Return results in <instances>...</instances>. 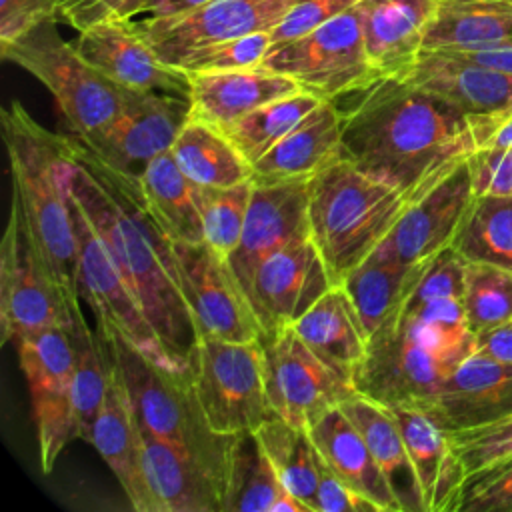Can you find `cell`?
<instances>
[{"label":"cell","mask_w":512,"mask_h":512,"mask_svg":"<svg viewBox=\"0 0 512 512\" xmlns=\"http://www.w3.org/2000/svg\"><path fill=\"white\" fill-rule=\"evenodd\" d=\"M462 302L474 336L512 322V272L492 264L466 262Z\"/></svg>","instance_id":"b9f144b4"},{"label":"cell","mask_w":512,"mask_h":512,"mask_svg":"<svg viewBox=\"0 0 512 512\" xmlns=\"http://www.w3.org/2000/svg\"><path fill=\"white\" fill-rule=\"evenodd\" d=\"M190 376L200 408L218 434L254 432L272 414L266 396L262 340L198 338Z\"/></svg>","instance_id":"ba28073f"},{"label":"cell","mask_w":512,"mask_h":512,"mask_svg":"<svg viewBox=\"0 0 512 512\" xmlns=\"http://www.w3.org/2000/svg\"><path fill=\"white\" fill-rule=\"evenodd\" d=\"M308 188L310 180L254 182L240 244L226 260L244 292L268 256L298 240L310 238Z\"/></svg>","instance_id":"d6986e66"},{"label":"cell","mask_w":512,"mask_h":512,"mask_svg":"<svg viewBox=\"0 0 512 512\" xmlns=\"http://www.w3.org/2000/svg\"><path fill=\"white\" fill-rule=\"evenodd\" d=\"M512 46V4L496 0H440L424 50L478 52Z\"/></svg>","instance_id":"836d02e7"},{"label":"cell","mask_w":512,"mask_h":512,"mask_svg":"<svg viewBox=\"0 0 512 512\" xmlns=\"http://www.w3.org/2000/svg\"><path fill=\"white\" fill-rule=\"evenodd\" d=\"M476 352L500 362H512V322L500 324L476 336Z\"/></svg>","instance_id":"db71d44e"},{"label":"cell","mask_w":512,"mask_h":512,"mask_svg":"<svg viewBox=\"0 0 512 512\" xmlns=\"http://www.w3.org/2000/svg\"><path fill=\"white\" fill-rule=\"evenodd\" d=\"M66 0H0V42H8L42 20H60Z\"/></svg>","instance_id":"f907efd6"},{"label":"cell","mask_w":512,"mask_h":512,"mask_svg":"<svg viewBox=\"0 0 512 512\" xmlns=\"http://www.w3.org/2000/svg\"><path fill=\"white\" fill-rule=\"evenodd\" d=\"M456 512H512V458L470 478Z\"/></svg>","instance_id":"f6af8a7d"},{"label":"cell","mask_w":512,"mask_h":512,"mask_svg":"<svg viewBox=\"0 0 512 512\" xmlns=\"http://www.w3.org/2000/svg\"><path fill=\"white\" fill-rule=\"evenodd\" d=\"M474 350L476 336L468 326L430 324L400 312L368 338V352L354 374V386L384 406L422 408Z\"/></svg>","instance_id":"5b68a950"},{"label":"cell","mask_w":512,"mask_h":512,"mask_svg":"<svg viewBox=\"0 0 512 512\" xmlns=\"http://www.w3.org/2000/svg\"><path fill=\"white\" fill-rule=\"evenodd\" d=\"M446 434L462 464L466 482L512 458V414L492 424Z\"/></svg>","instance_id":"7bdbcfd3"},{"label":"cell","mask_w":512,"mask_h":512,"mask_svg":"<svg viewBox=\"0 0 512 512\" xmlns=\"http://www.w3.org/2000/svg\"><path fill=\"white\" fill-rule=\"evenodd\" d=\"M468 164L476 196H512V146L474 150Z\"/></svg>","instance_id":"c3c4849f"},{"label":"cell","mask_w":512,"mask_h":512,"mask_svg":"<svg viewBox=\"0 0 512 512\" xmlns=\"http://www.w3.org/2000/svg\"><path fill=\"white\" fill-rule=\"evenodd\" d=\"M262 66L322 100L350 96L380 78L366 54L356 8L294 40L274 44Z\"/></svg>","instance_id":"30bf717a"},{"label":"cell","mask_w":512,"mask_h":512,"mask_svg":"<svg viewBox=\"0 0 512 512\" xmlns=\"http://www.w3.org/2000/svg\"><path fill=\"white\" fill-rule=\"evenodd\" d=\"M190 116L188 98L154 92L126 90L116 118L100 132L78 138L104 166L130 182H138L146 166L168 152Z\"/></svg>","instance_id":"4fadbf2b"},{"label":"cell","mask_w":512,"mask_h":512,"mask_svg":"<svg viewBox=\"0 0 512 512\" xmlns=\"http://www.w3.org/2000/svg\"><path fill=\"white\" fill-rule=\"evenodd\" d=\"M316 512H378V508L340 480L322 462L316 488Z\"/></svg>","instance_id":"816d5d0a"},{"label":"cell","mask_w":512,"mask_h":512,"mask_svg":"<svg viewBox=\"0 0 512 512\" xmlns=\"http://www.w3.org/2000/svg\"><path fill=\"white\" fill-rule=\"evenodd\" d=\"M70 200L78 248V292L92 308L100 334L104 338L122 336L146 358L166 366L168 370L188 372L170 356L156 328L110 258L102 238L72 196Z\"/></svg>","instance_id":"7c38bea8"},{"label":"cell","mask_w":512,"mask_h":512,"mask_svg":"<svg viewBox=\"0 0 512 512\" xmlns=\"http://www.w3.org/2000/svg\"><path fill=\"white\" fill-rule=\"evenodd\" d=\"M130 394L144 432L204 462L226 486L234 436L210 428L196 398L190 372H174L146 358L122 336L104 338Z\"/></svg>","instance_id":"8992f818"},{"label":"cell","mask_w":512,"mask_h":512,"mask_svg":"<svg viewBox=\"0 0 512 512\" xmlns=\"http://www.w3.org/2000/svg\"><path fill=\"white\" fill-rule=\"evenodd\" d=\"M76 50L108 80L130 90H154L188 98L190 78L158 58L134 20H106L80 30Z\"/></svg>","instance_id":"ffe728a7"},{"label":"cell","mask_w":512,"mask_h":512,"mask_svg":"<svg viewBox=\"0 0 512 512\" xmlns=\"http://www.w3.org/2000/svg\"><path fill=\"white\" fill-rule=\"evenodd\" d=\"M254 432L284 488L302 502L308 512H316L322 458L308 428L270 416Z\"/></svg>","instance_id":"8d00e7d4"},{"label":"cell","mask_w":512,"mask_h":512,"mask_svg":"<svg viewBox=\"0 0 512 512\" xmlns=\"http://www.w3.org/2000/svg\"><path fill=\"white\" fill-rule=\"evenodd\" d=\"M70 304L52 276L18 196L12 192L6 230L0 244V328L2 344L52 326H70Z\"/></svg>","instance_id":"9c48e42d"},{"label":"cell","mask_w":512,"mask_h":512,"mask_svg":"<svg viewBox=\"0 0 512 512\" xmlns=\"http://www.w3.org/2000/svg\"><path fill=\"white\" fill-rule=\"evenodd\" d=\"M222 512H308L280 482L256 432L232 440Z\"/></svg>","instance_id":"d6a6232c"},{"label":"cell","mask_w":512,"mask_h":512,"mask_svg":"<svg viewBox=\"0 0 512 512\" xmlns=\"http://www.w3.org/2000/svg\"><path fill=\"white\" fill-rule=\"evenodd\" d=\"M422 410L444 430L460 432L512 414V362L486 354L466 356Z\"/></svg>","instance_id":"44dd1931"},{"label":"cell","mask_w":512,"mask_h":512,"mask_svg":"<svg viewBox=\"0 0 512 512\" xmlns=\"http://www.w3.org/2000/svg\"><path fill=\"white\" fill-rule=\"evenodd\" d=\"M294 2L210 0L178 16L134 20V26L158 58L176 68L184 56L202 46L254 32H270Z\"/></svg>","instance_id":"2e32d148"},{"label":"cell","mask_w":512,"mask_h":512,"mask_svg":"<svg viewBox=\"0 0 512 512\" xmlns=\"http://www.w3.org/2000/svg\"><path fill=\"white\" fill-rule=\"evenodd\" d=\"M142 446L156 512H222L224 482L204 462L144 430Z\"/></svg>","instance_id":"83f0119b"},{"label":"cell","mask_w":512,"mask_h":512,"mask_svg":"<svg viewBox=\"0 0 512 512\" xmlns=\"http://www.w3.org/2000/svg\"><path fill=\"white\" fill-rule=\"evenodd\" d=\"M292 330L324 364L354 382V374L368 352V336L344 286L328 288L292 324Z\"/></svg>","instance_id":"f546056e"},{"label":"cell","mask_w":512,"mask_h":512,"mask_svg":"<svg viewBox=\"0 0 512 512\" xmlns=\"http://www.w3.org/2000/svg\"><path fill=\"white\" fill-rule=\"evenodd\" d=\"M332 286L328 268L310 238L268 256L246 290L262 340L290 328Z\"/></svg>","instance_id":"e0dca14e"},{"label":"cell","mask_w":512,"mask_h":512,"mask_svg":"<svg viewBox=\"0 0 512 512\" xmlns=\"http://www.w3.org/2000/svg\"><path fill=\"white\" fill-rule=\"evenodd\" d=\"M470 118H472L476 150L512 146V108L496 114H482V116H470Z\"/></svg>","instance_id":"f5cc1de1"},{"label":"cell","mask_w":512,"mask_h":512,"mask_svg":"<svg viewBox=\"0 0 512 512\" xmlns=\"http://www.w3.org/2000/svg\"><path fill=\"white\" fill-rule=\"evenodd\" d=\"M350 96L342 158L410 198L476 150L472 118L404 78L380 76Z\"/></svg>","instance_id":"7a4b0ae2"},{"label":"cell","mask_w":512,"mask_h":512,"mask_svg":"<svg viewBox=\"0 0 512 512\" xmlns=\"http://www.w3.org/2000/svg\"><path fill=\"white\" fill-rule=\"evenodd\" d=\"M150 0H66L60 20L68 22L76 32L106 20H134L144 14Z\"/></svg>","instance_id":"681fc988"},{"label":"cell","mask_w":512,"mask_h":512,"mask_svg":"<svg viewBox=\"0 0 512 512\" xmlns=\"http://www.w3.org/2000/svg\"><path fill=\"white\" fill-rule=\"evenodd\" d=\"M430 260L410 264L378 246L344 278L340 286L352 298L368 338L402 312Z\"/></svg>","instance_id":"1f68e13d"},{"label":"cell","mask_w":512,"mask_h":512,"mask_svg":"<svg viewBox=\"0 0 512 512\" xmlns=\"http://www.w3.org/2000/svg\"><path fill=\"white\" fill-rule=\"evenodd\" d=\"M340 408L360 430L372 456L376 458L392 490L402 502L404 512H424L418 478L412 468L400 428L390 410L360 392L344 400Z\"/></svg>","instance_id":"e575fe53"},{"label":"cell","mask_w":512,"mask_h":512,"mask_svg":"<svg viewBox=\"0 0 512 512\" xmlns=\"http://www.w3.org/2000/svg\"><path fill=\"white\" fill-rule=\"evenodd\" d=\"M2 138L8 152L12 192L52 276L70 304L80 302L78 248L70 200V162L62 134L48 132L20 100L2 112Z\"/></svg>","instance_id":"3957f363"},{"label":"cell","mask_w":512,"mask_h":512,"mask_svg":"<svg viewBox=\"0 0 512 512\" xmlns=\"http://www.w3.org/2000/svg\"><path fill=\"white\" fill-rule=\"evenodd\" d=\"M14 346L30 392L40 470L50 474L62 450L76 438L70 326L44 328Z\"/></svg>","instance_id":"8fae6325"},{"label":"cell","mask_w":512,"mask_h":512,"mask_svg":"<svg viewBox=\"0 0 512 512\" xmlns=\"http://www.w3.org/2000/svg\"><path fill=\"white\" fill-rule=\"evenodd\" d=\"M90 444L108 464L136 512H156L144 468L142 430L128 388L112 360L104 404L94 422Z\"/></svg>","instance_id":"603a6c76"},{"label":"cell","mask_w":512,"mask_h":512,"mask_svg":"<svg viewBox=\"0 0 512 512\" xmlns=\"http://www.w3.org/2000/svg\"><path fill=\"white\" fill-rule=\"evenodd\" d=\"M404 438L418 478L424 512H456L464 490V470L448 434L418 406H386Z\"/></svg>","instance_id":"d4e9b609"},{"label":"cell","mask_w":512,"mask_h":512,"mask_svg":"<svg viewBox=\"0 0 512 512\" xmlns=\"http://www.w3.org/2000/svg\"><path fill=\"white\" fill-rule=\"evenodd\" d=\"M56 22L54 18L42 20L20 36L0 42V54L44 84L70 132L86 138L116 118L128 88L100 74L74 42L60 36Z\"/></svg>","instance_id":"52a82bcc"},{"label":"cell","mask_w":512,"mask_h":512,"mask_svg":"<svg viewBox=\"0 0 512 512\" xmlns=\"http://www.w3.org/2000/svg\"><path fill=\"white\" fill-rule=\"evenodd\" d=\"M360 0H296L282 20L270 30L272 46L294 40L340 14L354 10Z\"/></svg>","instance_id":"7dc6e473"},{"label":"cell","mask_w":512,"mask_h":512,"mask_svg":"<svg viewBox=\"0 0 512 512\" xmlns=\"http://www.w3.org/2000/svg\"><path fill=\"white\" fill-rule=\"evenodd\" d=\"M320 102L322 98L306 90H298L256 108L224 132L244 158L254 164L292 128H296Z\"/></svg>","instance_id":"ab89813d"},{"label":"cell","mask_w":512,"mask_h":512,"mask_svg":"<svg viewBox=\"0 0 512 512\" xmlns=\"http://www.w3.org/2000/svg\"><path fill=\"white\" fill-rule=\"evenodd\" d=\"M344 112L322 100L296 128L252 164L256 184L310 180L342 158Z\"/></svg>","instance_id":"484cf974"},{"label":"cell","mask_w":512,"mask_h":512,"mask_svg":"<svg viewBox=\"0 0 512 512\" xmlns=\"http://www.w3.org/2000/svg\"><path fill=\"white\" fill-rule=\"evenodd\" d=\"M402 78L446 100L466 116L512 108V72L478 64L458 52L422 50Z\"/></svg>","instance_id":"7402d4cb"},{"label":"cell","mask_w":512,"mask_h":512,"mask_svg":"<svg viewBox=\"0 0 512 512\" xmlns=\"http://www.w3.org/2000/svg\"><path fill=\"white\" fill-rule=\"evenodd\" d=\"M62 148L70 162V196L102 238L170 356L190 372L198 334L182 292L174 242L74 134H62Z\"/></svg>","instance_id":"6da1fadb"},{"label":"cell","mask_w":512,"mask_h":512,"mask_svg":"<svg viewBox=\"0 0 512 512\" xmlns=\"http://www.w3.org/2000/svg\"><path fill=\"white\" fill-rule=\"evenodd\" d=\"M174 252L198 338L262 340L260 322L226 258L204 242H174Z\"/></svg>","instance_id":"9a60e30c"},{"label":"cell","mask_w":512,"mask_h":512,"mask_svg":"<svg viewBox=\"0 0 512 512\" xmlns=\"http://www.w3.org/2000/svg\"><path fill=\"white\" fill-rule=\"evenodd\" d=\"M410 200L344 158L310 178V240L334 284H342L380 246Z\"/></svg>","instance_id":"277c9868"},{"label":"cell","mask_w":512,"mask_h":512,"mask_svg":"<svg viewBox=\"0 0 512 512\" xmlns=\"http://www.w3.org/2000/svg\"><path fill=\"white\" fill-rule=\"evenodd\" d=\"M474 198L470 164L462 158L410 200L380 248L410 264L430 260L452 244Z\"/></svg>","instance_id":"ac0fdd59"},{"label":"cell","mask_w":512,"mask_h":512,"mask_svg":"<svg viewBox=\"0 0 512 512\" xmlns=\"http://www.w3.org/2000/svg\"><path fill=\"white\" fill-rule=\"evenodd\" d=\"M110 172L128 192H132L172 242H204L202 214L194 194V182L180 170L170 150L156 156L140 174L138 182H130L114 170Z\"/></svg>","instance_id":"4dcf8cb0"},{"label":"cell","mask_w":512,"mask_h":512,"mask_svg":"<svg viewBox=\"0 0 512 512\" xmlns=\"http://www.w3.org/2000/svg\"><path fill=\"white\" fill-rule=\"evenodd\" d=\"M464 268L466 262L452 246L440 250L428 262L414 294L406 304H422L436 298H462Z\"/></svg>","instance_id":"bcb514c9"},{"label":"cell","mask_w":512,"mask_h":512,"mask_svg":"<svg viewBox=\"0 0 512 512\" xmlns=\"http://www.w3.org/2000/svg\"><path fill=\"white\" fill-rule=\"evenodd\" d=\"M190 118L220 130L230 128L256 108L302 90L292 78L266 66L188 74Z\"/></svg>","instance_id":"4316f807"},{"label":"cell","mask_w":512,"mask_h":512,"mask_svg":"<svg viewBox=\"0 0 512 512\" xmlns=\"http://www.w3.org/2000/svg\"><path fill=\"white\" fill-rule=\"evenodd\" d=\"M450 246L464 262L512 272V196H476Z\"/></svg>","instance_id":"f35d334b"},{"label":"cell","mask_w":512,"mask_h":512,"mask_svg":"<svg viewBox=\"0 0 512 512\" xmlns=\"http://www.w3.org/2000/svg\"><path fill=\"white\" fill-rule=\"evenodd\" d=\"M270 48V32H254L202 46L184 56L176 68H180L186 74L254 68L264 62Z\"/></svg>","instance_id":"ee69618b"},{"label":"cell","mask_w":512,"mask_h":512,"mask_svg":"<svg viewBox=\"0 0 512 512\" xmlns=\"http://www.w3.org/2000/svg\"><path fill=\"white\" fill-rule=\"evenodd\" d=\"M262 346L270 410L294 426L308 428L358 392L354 382L324 364L292 326L262 340Z\"/></svg>","instance_id":"5bb4252c"},{"label":"cell","mask_w":512,"mask_h":512,"mask_svg":"<svg viewBox=\"0 0 512 512\" xmlns=\"http://www.w3.org/2000/svg\"><path fill=\"white\" fill-rule=\"evenodd\" d=\"M170 152L188 180L198 186L228 188L252 180V164L224 130L208 122L188 116Z\"/></svg>","instance_id":"d590c367"},{"label":"cell","mask_w":512,"mask_h":512,"mask_svg":"<svg viewBox=\"0 0 512 512\" xmlns=\"http://www.w3.org/2000/svg\"><path fill=\"white\" fill-rule=\"evenodd\" d=\"M440 0H360L356 14L370 64L380 76L402 78L424 50Z\"/></svg>","instance_id":"cb8c5ba5"},{"label":"cell","mask_w":512,"mask_h":512,"mask_svg":"<svg viewBox=\"0 0 512 512\" xmlns=\"http://www.w3.org/2000/svg\"><path fill=\"white\" fill-rule=\"evenodd\" d=\"M254 180L228 188H208L194 184V194L202 214L204 244L226 258L238 248L244 230Z\"/></svg>","instance_id":"60d3db41"},{"label":"cell","mask_w":512,"mask_h":512,"mask_svg":"<svg viewBox=\"0 0 512 512\" xmlns=\"http://www.w3.org/2000/svg\"><path fill=\"white\" fill-rule=\"evenodd\" d=\"M70 336L74 344V418L76 438L90 442L94 422L104 404L112 372V356L102 334H94L80 306L72 312Z\"/></svg>","instance_id":"74e56055"},{"label":"cell","mask_w":512,"mask_h":512,"mask_svg":"<svg viewBox=\"0 0 512 512\" xmlns=\"http://www.w3.org/2000/svg\"><path fill=\"white\" fill-rule=\"evenodd\" d=\"M450 52V50H448ZM466 56L468 60H474L478 64L512 72V46L510 48H496V50H478V52H458Z\"/></svg>","instance_id":"9f6ffc18"},{"label":"cell","mask_w":512,"mask_h":512,"mask_svg":"<svg viewBox=\"0 0 512 512\" xmlns=\"http://www.w3.org/2000/svg\"><path fill=\"white\" fill-rule=\"evenodd\" d=\"M308 432L328 470L370 500L378 512H404L402 502L372 456L366 440L340 406L316 418Z\"/></svg>","instance_id":"f1b7e54d"},{"label":"cell","mask_w":512,"mask_h":512,"mask_svg":"<svg viewBox=\"0 0 512 512\" xmlns=\"http://www.w3.org/2000/svg\"><path fill=\"white\" fill-rule=\"evenodd\" d=\"M496 2H508V4H512V0H496Z\"/></svg>","instance_id":"6f0895ef"},{"label":"cell","mask_w":512,"mask_h":512,"mask_svg":"<svg viewBox=\"0 0 512 512\" xmlns=\"http://www.w3.org/2000/svg\"><path fill=\"white\" fill-rule=\"evenodd\" d=\"M210 0H150L144 14L154 18H166V16H178L184 12H190L194 8L204 6Z\"/></svg>","instance_id":"11a10c76"}]
</instances>
